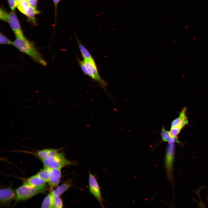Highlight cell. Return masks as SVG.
<instances>
[{
	"instance_id": "cell-21",
	"label": "cell",
	"mask_w": 208,
	"mask_h": 208,
	"mask_svg": "<svg viewBox=\"0 0 208 208\" xmlns=\"http://www.w3.org/2000/svg\"><path fill=\"white\" fill-rule=\"evenodd\" d=\"M13 42L1 33L0 34V43L2 44H12Z\"/></svg>"
},
{
	"instance_id": "cell-6",
	"label": "cell",
	"mask_w": 208,
	"mask_h": 208,
	"mask_svg": "<svg viewBox=\"0 0 208 208\" xmlns=\"http://www.w3.org/2000/svg\"><path fill=\"white\" fill-rule=\"evenodd\" d=\"M88 172L89 191L92 195L99 202L101 207L104 208L103 204L104 200L102 197L99 185L96 178L89 169Z\"/></svg>"
},
{
	"instance_id": "cell-14",
	"label": "cell",
	"mask_w": 208,
	"mask_h": 208,
	"mask_svg": "<svg viewBox=\"0 0 208 208\" xmlns=\"http://www.w3.org/2000/svg\"><path fill=\"white\" fill-rule=\"evenodd\" d=\"M40 12L37 9L30 6L28 11L25 14L28 20L35 25H37V22L35 17L36 15L39 14Z\"/></svg>"
},
{
	"instance_id": "cell-18",
	"label": "cell",
	"mask_w": 208,
	"mask_h": 208,
	"mask_svg": "<svg viewBox=\"0 0 208 208\" xmlns=\"http://www.w3.org/2000/svg\"><path fill=\"white\" fill-rule=\"evenodd\" d=\"M30 6L26 0H22L18 3L16 7L20 12L25 14Z\"/></svg>"
},
{
	"instance_id": "cell-20",
	"label": "cell",
	"mask_w": 208,
	"mask_h": 208,
	"mask_svg": "<svg viewBox=\"0 0 208 208\" xmlns=\"http://www.w3.org/2000/svg\"><path fill=\"white\" fill-rule=\"evenodd\" d=\"M53 194L54 207L56 208H61L63 207V201L62 198L59 196L54 194L53 193Z\"/></svg>"
},
{
	"instance_id": "cell-9",
	"label": "cell",
	"mask_w": 208,
	"mask_h": 208,
	"mask_svg": "<svg viewBox=\"0 0 208 208\" xmlns=\"http://www.w3.org/2000/svg\"><path fill=\"white\" fill-rule=\"evenodd\" d=\"M61 169L50 168L49 179L48 182L50 189L58 186L61 176Z\"/></svg>"
},
{
	"instance_id": "cell-7",
	"label": "cell",
	"mask_w": 208,
	"mask_h": 208,
	"mask_svg": "<svg viewBox=\"0 0 208 208\" xmlns=\"http://www.w3.org/2000/svg\"><path fill=\"white\" fill-rule=\"evenodd\" d=\"M174 156V143H169L166 151L165 164L168 178L171 181L173 179V167Z\"/></svg>"
},
{
	"instance_id": "cell-16",
	"label": "cell",
	"mask_w": 208,
	"mask_h": 208,
	"mask_svg": "<svg viewBox=\"0 0 208 208\" xmlns=\"http://www.w3.org/2000/svg\"><path fill=\"white\" fill-rule=\"evenodd\" d=\"M52 189H50V192L44 198L42 203L41 208H54Z\"/></svg>"
},
{
	"instance_id": "cell-10",
	"label": "cell",
	"mask_w": 208,
	"mask_h": 208,
	"mask_svg": "<svg viewBox=\"0 0 208 208\" xmlns=\"http://www.w3.org/2000/svg\"><path fill=\"white\" fill-rule=\"evenodd\" d=\"M186 108H184L180 113L179 116L174 120L171 124V128L179 127L182 129L188 123L186 115Z\"/></svg>"
},
{
	"instance_id": "cell-5",
	"label": "cell",
	"mask_w": 208,
	"mask_h": 208,
	"mask_svg": "<svg viewBox=\"0 0 208 208\" xmlns=\"http://www.w3.org/2000/svg\"><path fill=\"white\" fill-rule=\"evenodd\" d=\"M0 20L8 23L16 38H25L14 10H12L9 12L6 11L3 12Z\"/></svg>"
},
{
	"instance_id": "cell-3",
	"label": "cell",
	"mask_w": 208,
	"mask_h": 208,
	"mask_svg": "<svg viewBox=\"0 0 208 208\" xmlns=\"http://www.w3.org/2000/svg\"><path fill=\"white\" fill-rule=\"evenodd\" d=\"M47 189L46 184L40 187H35L24 183L16 189L15 199L17 201L26 200L38 194L45 193Z\"/></svg>"
},
{
	"instance_id": "cell-15",
	"label": "cell",
	"mask_w": 208,
	"mask_h": 208,
	"mask_svg": "<svg viewBox=\"0 0 208 208\" xmlns=\"http://www.w3.org/2000/svg\"><path fill=\"white\" fill-rule=\"evenodd\" d=\"M161 135L162 141H163L169 143H180L177 138H173L171 137L169 131L166 130L164 127H163L162 129Z\"/></svg>"
},
{
	"instance_id": "cell-13",
	"label": "cell",
	"mask_w": 208,
	"mask_h": 208,
	"mask_svg": "<svg viewBox=\"0 0 208 208\" xmlns=\"http://www.w3.org/2000/svg\"><path fill=\"white\" fill-rule=\"evenodd\" d=\"M73 185V184L72 181H67L60 186H58L55 190H52V193L54 194L60 196Z\"/></svg>"
},
{
	"instance_id": "cell-11",
	"label": "cell",
	"mask_w": 208,
	"mask_h": 208,
	"mask_svg": "<svg viewBox=\"0 0 208 208\" xmlns=\"http://www.w3.org/2000/svg\"><path fill=\"white\" fill-rule=\"evenodd\" d=\"M63 148H60L58 149H44L38 151L36 153V154L38 157L40 159L42 160L55 155Z\"/></svg>"
},
{
	"instance_id": "cell-8",
	"label": "cell",
	"mask_w": 208,
	"mask_h": 208,
	"mask_svg": "<svg viewBox=\"0 0 208 208\" xmlns=\"http://www.w3.org/2000/svg\"><path fill=\"white\" fill-rule=\"evenodd\" d=\"M16 192L11 187L3 188L0 190V202L2 205H5L15 199Z\"/></svg>"
},
{
	"instance_id": "cell-4",
	"label": "cell",
	"mask_w": 208,
	"mask_h": 208,
	"mask_svg": "<svg viewBox=\"0 0 208 208\" xmlns=\"http://www.w3.org/2000/svg\"><path fill=\"white\" fill-rule=\"evenodd\" d=\"M41 161L44 167L49 168L61 169L67 166L76 164V162L66 159L63 152H59L55 155L42 159Z\"/></svg>"
},
{
	"instance_id": "cell-19",
	"label": "cell",
	"mask_w": 208,
	"mask_h": 208,
	"mask_svg": "<svg viewBox=\"0 0 208 208\" xmlns=\"http://www.w3.org/2000/svg\"><path fill=\"white\" fill-rule=\"evenodd\" d=\"M50 168L44 167L42 170L38 172L36 174L42 179L48 182L49 179Z\"/></svg>"
},
{
	"instance_id": "cell-2",
	"label": "cell",
	"mask_w": 208,
	"mask_h": 208,
	"mask_svg": "<svg viewBox=\"0 0 208 208\" xmlns=\"http://www.w3.org/2000/svg\"><path fill=\"white\" fill-rule=\"evenodd\" d=\"M81 69L84 74L96 81L105 90L107 83L101 77L96 63L93 59L81 61L79 60Z\"/></svg>"
},
{
	"instance_id": "cell-12",
	"label": "cell",
	"mask_w": 208,
	"mask_h": 208,
	"mask_svg": "<svg viewBox=\"0 0 208 208\" xmlns=\"http://www.w3.org/2000/svg\"><path fill=\"white\" fill-rule=\"evenodd\" d=\"M46 182L36 174L27 179L24 183L34 187H39L46 185Z\"/></svg>"
},
{
	"instance_id": "cell-23",
	"label": "cell",
	"mask_w": 208,
	"mask_h": 208,
	"mask_svg": "<svg viewBox=\"0 0 208 208\" xmlns=\"http://www.w3.org/2000/svg\"><path fill=\"white\" fill-rule=\"evenodd\" d=\"M30 5L32 7L37 9L38 0H26Z\"/></svg>"
},
{
	"instance_id": "cell-17",
	"label": "cell",
	"mask_w": 208,
	"mask_h": 208,
	"mask_svg": "<svg viewBox=\"0 0 208 208\" xmlns=\"http://www.w3.org/2000/svg\"><path fill=\"white\" fill-rule=\"evenodd\" d=\"M79 50L83 58V60H88L93 59L88 49L77 39Z\"/></svg>"
},
{
	"instance_id": "cell-1",
	"label": "cell",
	"mask_w": 208,
	"mask_h": 208,
	"mask_svg": "<svg viewBox=\"0 0 208 208\" xmlns=\"http://www.w3.org/2000/svg\"><path fill=\"white\" fill-rule=\"evenodd\" d=\"M12 44L21 52L30 56L35 62L46 66L47 63L34 44L25 38H16Z\"/></svg>"
},
{
	"instance_id": "cell-22",
	"label": "cell",
	"mask_w": 208,
	"mask_h": 208,
	"mask_svg": "<svg viewBox=\"0 0 208 208\" xmlns=\"http://www.w3.org/2000/svg\"><path fill=\"white\" fill-rule=\"evenodd\" d=\"M10 8L12 10H14L17 7L16 0H7Z\"/></svg>"
}]
</instances>
